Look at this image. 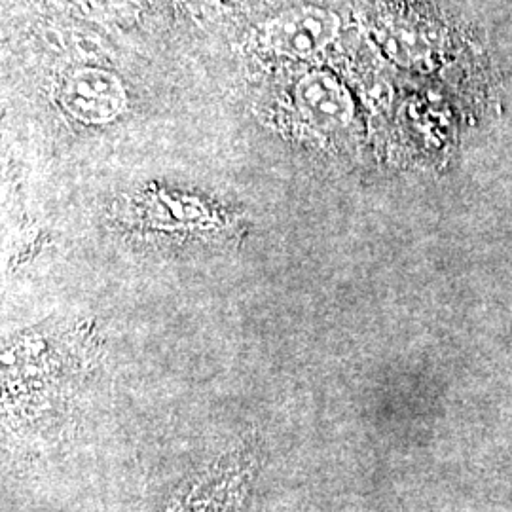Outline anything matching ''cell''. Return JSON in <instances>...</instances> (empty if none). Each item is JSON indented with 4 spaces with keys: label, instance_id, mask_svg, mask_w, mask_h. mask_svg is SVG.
Instances as JSON below:
<instances>
[{
    "label": "cell",
    "instance_id": "cell-2",
    "mask_svg": "<svg viewBox=\"0 0 512 512\" xmlns=\"http://www.w3.org/2000/svg\"><path fill=\"white\" fill-rule=\"evenodd\" d=\"M55 103L76 122L101 126L128 109V92L122 78L109 69L74 65L55 84Z\"/></svg>",
    "mask_w": 512,
    "mask_h": 512
},
{
    "label": "cell",
    "instance_id": "cell-3",
    "mask_svg": "<svg viewBox=\"0 0 512 512\" xmlns=\"http://www.w3.org/2000/svg\"><path fill=\"white\" fill-rule=\"evenodd\" d=\"M296 116L315 129H338L353 118V101L342 82L327 71L302 74L293 88Z\"/></svg>",
    "mask_w": 512,
    "mask_h": 512
},
{
    "label": "cell",
    "instance_id": "cell-4",
    "mask_svg": "<svg viewBox=\"0 0 512 512\" xmlns=\"http://www.w3.org/2000/svg\"><path fill=\"white\" fill-rule=\"evenodd\" d=\"M69 2L82 12V16L92 19H105L118 6V0H69Z\"/></svg>",
    "mask_w": 512,
    "mask_h": 512
},
{
    "label": "cell",
    "instance_id": "cell-1",
    "mask_svg": "<svg viewBox=\"0 0 512 512\" xmlns=\"http://www.w3.org/2000/svg\"><path fill=\"white\" fill-rule=\"evenodd\" d=\"M340 18L317 4H296L262 21L256 29V44L262 52L308 61L323 54L338 38Z\"/></svg>",
    "mask_w": 512,
    "mask_h": 512
}]
</instances>
